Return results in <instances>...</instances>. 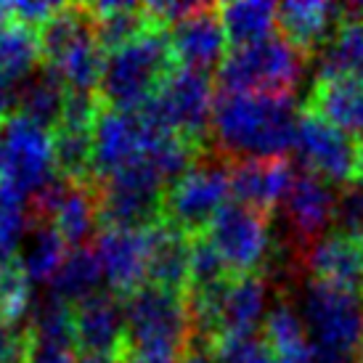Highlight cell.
<instances>
[{
	"instance_id": "44dd1931",
	"label": "cell",
	"mask_w": 363,
	"mask_h": 363,
	"mask_svg": "<svg viewBox=\"0 0 363 363\" xmlns=\"http://www.w3.org/2000/svg\"><path fill=\"white\" fill-rule=\"evenodd\" d=\"M311 279L363 294V244L329 231L300 257Z\"/></svg>"
},
{
	"instance_id": "277c9868",
	"label": "cell",
	"mask_w": 363,
	"mask_h": 363,
	"mask_svg": "<svg viewBox=\"0 0 363 363\" xmlns=\"http://www.w3.org/2000/svg\"><path fill=\"white\" fill-rule=\"evenodd\" d=\"M172 69L175 61L167 30L152 27L128 45L106 53L99 91L111 109L141 111Z\"/></svg>"
},
{
	"instance_id": "603a6c76",
	"label": "cell",
	"mask_w": 363,
	"mask_h": 363,
	"mask_svg": "<svg viewBox=\"0 0 363 363\" xmlns=\"http://www.w3.org/2000/svg\"><path fill=\"white\" fill-rule=\"evenodd\" d=\"M149 236V284L186 294L191 284V236L167 220L154 223Z\"/></svg>"
},
{
	"instance_id": "1f68e13d",
	"label": "cell",
	"mask_w": 363,
	"mask_h": 363,
	"mask_svg": "<svg viewBox=\"0 0 363 363\" xmlns=\"http://www.w3.org/2000/svg\"><path fill=\"white\" fill-rule=\"evenodd\" d=\"M30 340L43 345L77 347L74 345V308L48 294L43 300V305L35 308V315H32L30 323Z\"/></svg>"
},
{
	"instance_id": "d590c367",
	"label": "cell",
	"mask_w": 363,
	"mask_h": 363,
	"mask_svg": "<svg viewBox=\"0 0 363 363\" xmlns=\"http://www.w3.org/2000/svg\"><path fill=\"white\" fill-rule=\"evenodd\" d=\"M228 276L231 273L225 271L220 255L210 244V239L204 233L191 236V284H189V289L207 286V284H215L220 279H228Z\"/></svg>"
},
{
	"instance_id": "d4e9b609",
	"label": "cell",
	"mask_w": 363,
	"mask_h": 363,
	"mask_svg": "<svg viewBox=\"0 0 363 363\" xmlns=\"http://www.w3.org/2000/svg\"><path fill=\"white\" fill-rule=\"evenodd\" d=\"M104 281V268L101 260L96 255V247H74L69 250V255L64 257L59 273L53 276L51 286V297L56 300H64V303H74L80 305L85 303L88 297L99 294Z\"/></svg>"
},
{
	"instance_id": "7bdbcfd3",
	"label": "cell",
	"mask_w": 363,
	"mask_h": 363,
	"mask_svg": "<svg viewBox=\"0 0 363 363\" xmlns=\"http://www.w3.org/2000/svg\"><path fill=\"white\" fill-rule=\"evenodd\" d=\"M82 363H120V358H109V355H85Z\"/></svg>"
},
{
	"instance_id": "8d00e7d4",
	"label": "cell",
	"mask_w": 363,
	"mask_h": 363,
	"mask_svg": "<svg viewBox=\"0 0 363 363\" xmlns=\"http://www.w3.org/2000/svg\"><path fill=\"white\" fill-rule=\"evenodd\" d=\"M30 353V332L19 323L0 321V363H27Z\"/></svg>"
},
{
	"instance_id": "ab89813d",
	"label": "cell",
	"mask_w": 363,
	"mask_h": 363,
	"mask_svg": "<svg viewBox=\"0 0 363 363\" xmlns=\"http://www.w3.org/2000/svg\"><path fill=\"white\" fill-rule=\"evenodd\" d=\"M350 183H363V138L355 141V162H353V181Z\"/></svg>"
},
{
	"instance_id": "f1b7e54d",
	"label": "cell",
	"mask_w": 363,
	"mask_h": 363,
	"mask_svg": "<svg viewBox=\"0 0 363 363\" xmlns=\"http://www.w3.org/2000/svg\"><path fill=\"white\" fill-rule=\"evenodd\" d=\"M35 225L30 194L0 183V262H16Z\"/></svg>"
},
{
	"instance_id": "5b68a950",
	"label": "cell",
	"mask_w": 363,
	"mask_h": 363,
	"mask_svg": "<svg viewBox=\"0 0 363 363\" xmlns=\"http://www.w3.org/2000/svg\"><path fill=\"white\" fill-rule=\"evenodd\" d=\"M43 67L61 77L72 93H93L101 85L106 53L96 40L91 13L80 6H61L40 32Z\"/></svg>"
},
{
	"instance_id": "484cf974",
	"label": "cell",
	"mask_w": 363,
	"mask_h": 363,
	"mask_svg": "<svg viewBox=\"0 0 363 363\" xmlns=\"http://www.w3.org/2000/svg\"><path fill=\"white\" fill-rule=\"evenodd\" d=\"M67 255H69V244L64 242V236L48 220H35L16 265L30 284H51Z\"/></svg>"
},
{
	"instance_id": "e575fe53",
	"label": "cell",
	"mask_w": 363,
	"mask_h": 363,
	"mask_svg": "<svg viewBox=\"0 0 363 363\" xmlns=\"http://www.w3.org/2000/svg\"><path fill=\"white\" fill-rule=\"evenodd\" d=\"M332 231L363 244V183H347L340 189Z\"/></svg>"
},
{
	"instance_id": "cb8c5ba5",
	"label": "cell",
	"mask_w": 363,
	"mask_h": 363,
	"mask_svg": "<svg viewBox=\"0 0 363 363\" xmlns=\"http://www.w3.org/2000/svg\"><path fill=\"white\" fill-rule=\"evenodd\" d=\"M67 99H69V88L48 67L30 74L16 91V104H19L21 117L38 122V125H43L45 130L51 133L56 130V125L64 117Z\"/></svg>"
},
{
	"instance_id": "ba28073f",
	"label": "cell",
	"mask_w": 363,
	"mask_h": 363,
	"mask_svg": "<svg viewBox=\"0 0 363 363\" xmlns=\"http://www.w3.org/2000/svg\"><path fill=\"white\" fill-rule=\"evenodd\" d=\"M231 199V162L204 154L202 160L167 186L162 202V220L172 223L189 236L210 228L215 215Z\"/></svg>"
},
{
	"instance_id": "4316f807",
	"label": "cell",
	"mask_w": 363,
	"mask_h": 363,
	"mask_svg": "<svg viewBox=\"0 0 363 363\" xmlns=\"http://www.w3.org/2000/svg\"><path fill=\"white\" fill-rule=\"evenodd\" d=\"M262 337L271 345L279 363H315L303 315L286 300H281L268 311L265 323H262Z\"/></svg>"
},
{
	"instance_id": "9c48e42d",
	"label": "cell",
	"mask_w": 363,
	"mask_h": 363,
	"mask_svg": "<svg viewBox=\"0 0 363 363\" xmlns=\"http://www.w3.org/2000/svg\"><path fill=\"white\" fill-rule=\"evenodd\" d=\"M215 99V85L207 72L175 67L164 77L160 91L141 109V114L162 130L178 133L204 146V138L212 128Z\"/></svg>"
},
{
	"instance_id": "7a4b0ae2",
	"label": "cell",
	"mask_w": 363,
	"mask_h": 363,
	"mask_svg": "<svg viewBox=\"0 0 363 363\" xmlns=\"http://www.w3.org/2000/svg\"><path fill=\"white\" fill-rule=\"evenodd\" d=\"M128 321V353L175 363L191 353L196 340L183 292L146 284L125 300Z\"/></svg>"
},
{
	"instance_id": "d6a6232c",
	"label": "cell",
	"mask_w": 363,
	"mask_h": 363,
	"mask_svg": "<svg viewBox=\"0 0 363 363\" xmlns=\"http://www.w3.org/2000/svg\"><path fill=\"white\" fill-rule=\"evenodd\" d=\"M30 286L16 262H0V321L21 323L32 305Z\"/></svg>"
},
{
	"instance_id": "52a82bcc",
	"label": "cell",
	"mask_w": 363,
	"mask_h": 363,
	"mask_svg": "<svg viewBox=\"0 0 363 363\" xmlns=\"http://www.w3.org/2000/svg\"><path fill=\"white\" fill-rule=\"evenodd\" d=\"M231 276H265L276 265L273 218L228 202L204 231Z\"/></svg>"
},
{
	"instance_id": "7402d4cb",
	"label": "cell",
	"mask_w": 363,
	"mask_h": 363,
	"mask_svg": "<svg viewBox=\"0 0 363 363\" xmlns=\"http://www.w3.org/2000/svg\"><path fill=\"white\" fill-rule=\"evenodd\" d=\"M342 21V9L323 0L311 3H281L279 6V35L311 61L326 40H332Z\"/></svg>"
},
{
	"instance_id": "8fae6325",
	"label": "cell",
	"mask_w": 363,
	"mask_h": 363,
	"mask_svg": "<svg viewBox=\"0 0 363 363\" xmlns=\"http://www.w3.org/2000/svg\"><path fill=\"white\" fill-rule=\"evenodd\" d=\"M56 178L53 133L21 114L0 122V183H11L35 199Z\"/></svg>"
},
{
	"instance_id": "d6986e66",
	"label": "cell",
	"mask_w": 363,
	"mask_h": 363,
	"mask_svg": "<svg viewBox=\"0 0 363 363\" xmlns=\"http://www.w3.org/2000/svg\"><path fill=\"white\" fill-rule=\"evenodd\" d=\"M268 279L265 276H231L223 284L218 313H215V340L223 337H252L265 315ZM210 342V345H212Z\"/></svg>"
},
{
	"instance_id": "3957f363",
	"label": "cell",
	"mask_w": 363,
	"mask_h": 363,
	"mask_svg": "<svg viewBox=\"0 0 363 363\" xmlns=\"http://www.w3.org/2000/svg\"><path fill=\"white\" fill-rule=\"evenodd\" d=\"M303 323L315 363H363V294L311 279Z\"/></svg>"
},
{
	"instance_id": "4dcf8cb0",
	"label": "cell",
	"mask_w": 363,
	"mask_h": 363,
	"mask_svg": "<svg viewBox=\"0 0 363 363\" xmlns=\"http://www.w3.org/2000/svg\"><path fill=\"white\" fill-rule=\"evenodd\" d=\"M321 74L363 80V16H345L323 51Z\"/></svg>"
},
{
	"instance_id": "8992f818",
	"label": "cell",
	"mask_w": 363,
	"mask_h": 363,
	"mask_svg": "<svg viewBox=\"0 0 363 363\" xmlns=\"http://www.w3.org/2000/svg\"><path fill=\"white\" fill-rule=\"evenodd\" d=\"M308 59L276 32L268 40L231 48L218 69L220 93H273L294 96Z\"/></svg>"
},
{
	"instance_id": "836d02e7",
	"label": "cell",
	"mask_w": 363,
	"mask_h": 363,
	"mask_svg": "<svg viewBox=\"0 0 363 363\" xmlns=\"http://www.w3.org/2000/svg\"><path fill=\"white\" fill-rule=\"evenodd\" d=\"M204 353H210L215 363H279L265 337H257V334L223 337L218 342H212Z\"/></svg>"
},
{
	"instance_id": "b9f144b4",
	"label": "cell",
	"mask_w": 363,
	"mask_h": 363,
	"mask_svg": "<svg viewBox=\"0 0 363 363\" xmlns=\"http://www.w3.org/2000/svg\"><path fill=\"white\" fill-rule=\"evenodd\" d=\"M120 363H167V361H157V358H146V355H135V353H125Z\"/></svg>"
},
{
	"instance_id": "ffe728a7",
	"label": "cell",
	"mask_w": 363,
	"mask_h": 363,
	"mask_svg": "<svg viewBox=\"0 0 363 363\" xmlns=\"http://www.w3.org/2000/svg\"><path fill=\"white\" fill-rule=\"evenodd\" d=\"M303 109L318 114L347 138H363V80L345 74H318Z\"/></svg>"
},
{
	"instance_id": "83f0119b",
	"label": "cell",
	"mask_w": 363,
	"mask_h": 363,
	"mask_svg": "<svg viewBox=\"0 0 363 363\" xmlns=\"http://www.w3.org/2000/svg\"><path fill=\"white\" fill-rule=\"evenodd\" d=\"M218 13L231 48H247L268 40L279 27V6L273 3H223L218 6Z\"/></svg>"
},
{
	"instance_id": "7c38bea8",
	"label": "cell",
	"mask_w": 363,
	"mask_h": 363,
	"mask_svg": "<svg viewBox=\"0 0 363 363\" xmlns=\"http://www.w3.org/2000/svg\"><path fill=\"white\" fill-rule=\"evenodd\" d=\"M162 128L152 125L141 111H125L104 106L93 125V162L91 178L96 183L114 172L146 162L154 138Z\"/></svg>"
},
{
	"instance_id": "f546056e",
	"label": "cell",
	"mask_w": 363,
	"mask_h": 363,
	"mask_svg": "<svg viewBox=\"0 0 363 363\" xmlns=\"http://www.w3.org/2000/svg\"><path fill=\"white\" fill-rule=\"evenodd\" d=\"M43 59L38 32L6 19L0 24V72L11 82H24Z\"/></svg>"
},
{
	"instance_id": "30bf717a",
	"label": "cell",
	"mask_w": 363,
	"mask_h": 363,
	"mask_svg": "<svg viewBox=\"0 0 363 363\" xmlns=\"http://www.w3.org/2000/svg\"><path fill=\"white\" fill-rule=\"evenodd\" d=\"M96 186L104 228H152L162 220V202L170 183L149 162H135Z\"/></svg>"
},
{
	"instance_id": "60d3db41",
	"label": "cell",
	"mask_w": 363,
	"mask_h": 363,
	"mask_svg": "<svg viewBox=\"0 0 363 363\" xmlns=\"http://www.w3.org/2000/svg\"><path fill=\"white\" fill-rule=\"evenodd\" d=\"M183 363H215V358L210 353H204V350H191L183 358Z\"/></svg>"
},
{
	"instance_id": "2e32d148",
	"label": "cell",
	"mask_w": 363,
	"mask_h": 363,
	"mask_svg": "<svg viewBox=\"0 0 363 363\" xmlns=\"http://www.w3.org/2000/svg\"><path fill=\"white\" fill-rule=\"evenodd\" d=\"M167 40H170L175 67H186V69L210 74L215 67L220 69L223 59L228 56L225 51L228 38L223 30L218 6H207V3H202L191 16H186L175 27H170Z\"/></svg>"
},
{
	"instance_id": "6da1fadb",
	"label": "cell",
	"mask_w": 363,
	"mask_h": 363,
	"mask_svg": "<svg viewBox=\"0 0 363 363\" xmlns=\"http://www.w3.org/2000/svg\"><path fill=\"white\" fill-rule=\"evenodd\" d=\"M300 111L294 96L218 93L210 138L225 162L286 157L297 143Z\"/></svg>"
},
{
	"instance_id": "f35d334b",
	"label": "cell",
	"mask_w": 363,
	"mask_h": 363,
	"mask_svg": "<svg viewBox=\"0 0 363 363\" xmlns=\"http://www.w3.org/2000/svg\"><path fill=\"white\" fill-rule=\"evenodd\" d=\"M11 85H13V82H11L9 77L0 72V122L9 120V117H11V114H9L11 104L16 101V93H13V88H11Z\"/></svg>"
},
{
	"instance_id": "5bb4252c",
	"label": "cell",
	"mask_w": 363,
	"mask_h": 363,
	"mask_svg": "<svg viewBox=\"0 0 363 363\" xmlns=\"http://www.w3.org/2000/svg\"><path fill=\"white\" fill-rule=\"evenodd\" d=\"M149 228H104L96 239V255L101 260L104 281L122 300L138 292L149 281Z\"/></svg>"
},
{
	"instance_id": "e0dca14e",
	"label": "cell",
	"mask_w": 363,
	"mask_h": 363,
	"mask_svg": "<svg viewBox=\"0 0 363 363\" xmlns=\"http://www.w3.org/2000/svg\"><path fill=\"white\" fill-rule=\"evenodd\" d=\"M74 345L85 355L122 358L128 353L125 300L111 292H99L74 308Z\"/></svg>"
},
{
	"instance_id": "9a60e30c",
	"label": "cell",
	"mask_w": 363,
	"mask_h": 363,
	"mask_svg": "<svg viewBox=\"0 0 363 363\" xmlns=\"http://www.w3.org/2000/svg\"><path fill=\"white\" fill-rule=\"evenodd\" d=\"M337 196H340V191H334V186L329 181L311 175V172L297 175L292 191L284 202L297 257H303L305 250L313 247L321 236H326V231L334 225Z\"/></svg>"
},
{
	"instance_id": "4fadbf2b",
	"label": "cell",
	"mask_w": 363,
	"mask_h": 363,
	"mask_svg": "<svg viewBox=\"0 0 363 363\" xmlns=\"http://www.w3.org/2000/svg\"><path fill=\"white\" fill-rule=\"evenodd\" d=\"M297 157L303 162L305 172L318 175L332 186H347L353 181L355 141L345 133L332 128L318 114L303 109L300 128H297Z\"/></svg>"
},
{
	"instance_id": "74e56055",
	"label": "cell",
	"mask_w": 363,
	"mask_h": 363,
	"mask_svg": "<svg viewBox=\"0 0 363 363\" xmlns=\"http://www.w3.org/2000/svg\"><path fill=\"white\" fill-rule=\"evenodd\" d=\"M27 363H82L74 353V347H61V345H43L30 340V353Z\"/></svg>"
},
{
	"instance_id": "ac0fdd59",
	"label": "cell",
	"mask_w": 363,
	"mask_h": 363,
	"mask_svg": "<svg viewBox=\"0 0 363 363\" xmlns=\"http://www.w3.org/2000/svg\"><path fill=\"white\" fill-rule=\"evenodd\" d=\"M297 172L286 157L273 160H242L231 162V196L233 202L271 215L279 210L292 191Z\"/></svg>"
}]
</instances>
